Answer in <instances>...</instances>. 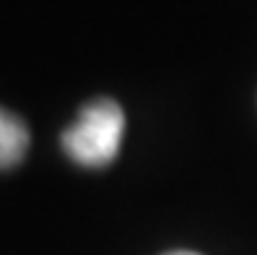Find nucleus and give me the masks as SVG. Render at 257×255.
<instances>
[{
  "label": "nucleus",
  "instance_id": "f257e3e1",
  "mask_svg": "<svg viewBox=\"0 0 257 255\" xmlns=\"http://www.w3.org/2000/svg\"><path fill=\"white\" fill-rule=\"evenodd\" d=\"M125 136V112L122 107L109 99L99 97L81 107L78 120L63 130V148L65 154L78 161L81 167H107L119 154Z\"/></svg>",
  "mask_w": 257,
  "mask_h": 255
},
{
  "label": "nucleus",
  "instance_id": "f03ea898",
  "mask_svg": "<svg viewBox=\"0 0 257 255\" xmlns=\"http://www.w3.org/2000/svg\"><path fill=\"white\" fill-rule=\"evenodd\" d=\"M29 151V128L11 110L0 107V169H13Z\"/></svg>",
  "mask_w": 257,
  "mask_h": 255
},
{
  "label": "nucleus",
  "instance_id": "7ed1b4c3",
  "mask_svg": "<svg viewBox=\"0 0 257 255\" xmlns=\"http://www.w3.org/2000/svg\"><path fill=\"white\" fill-rule=\"evenodd\" d=\"M166 255H198V252H190V250H174V252H166Z\"/></svg>",
  "mask_w": 257,
  "mask_h": 255
}]
</instances>
